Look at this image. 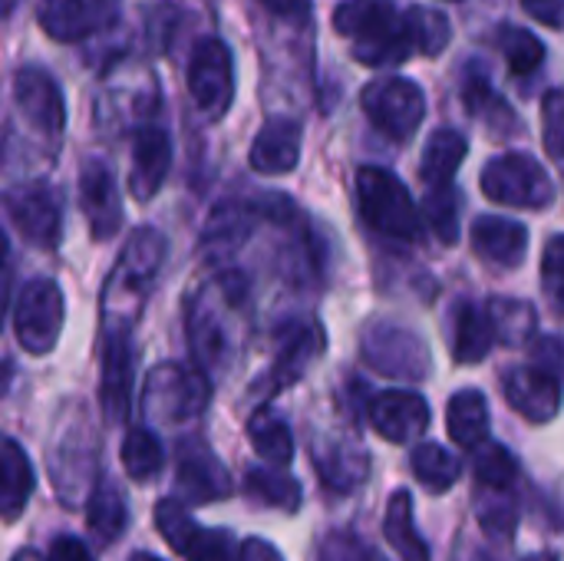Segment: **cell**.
Listing matches in <instances>:
<instances>
[{
  "label": "cell",
  "mask_w": 564,
  "mask_h": 561,
  "mask_svg": "<svg viewBox=\"0 0 564 561\" xmlns=\"http://www.w3.org/2000/svg\"><path fill=\"white\" fill-rule=\"evenodd\" d=\"M321 561H380L357 532H330L321 546Z\"/></svg>",
  "instance_id": "cell-47"
},
{
  "label": "cell",
  "mask_w": 564,
  "mask_h": 561,
  "mask_svg": "<svg viewBox=\"0 0 564 561\" xmlns=\"http://www.w3.org/2000/svg\"><path fill=\"white\" fill-rule=\"evenodd\" d=\"M522 3H525V0H522Z\"/></svg>",
  "instance_id": "cell-58"
},
{
  "label": "cell",
  "mask_w": 564,
  "mask_h": 561,
  "mask_svg": "<svg viewBox=\"0 0 564 561\" xmlns=\"http://www.w3.org/2000/svg\"><path fill=\"white\" fill-rule=\"evenodd\" d=\"M155 529L165 539V546L175 549L178 555H185L202 532V526L195 522V516L188 513V506L182 499H162L155 506Z\"/></svg>",
  "instance_id": "cell-40"
},
{
  "label": "cell",
  "mask_w": 564,
  "mask_h": 561,
  "mask_svg": "<svg viewBox=\"0 0 564 561\" xmlns=\"http://www.w3.org/2000/svg\"><path fill=\"white\" fill-rule=\"evenodd\" d=\"M251 169L261 175H288L301 162V122L291 116H274L261 126L248 155Z\"/></svg>",
  "instance_id": "cell-25"
},
{
  "label": "cell",
  "mask_w": 564,
  "mask_h": 561,
  "mask_svg": "<svg viewBox=\"0 0 564 561\" xmlns=\"http://www.w3.org/2000/svg\"><path fill=\"white\" fill-rule=\"evenodd\" d=\"M463 99H466V109L476 116V119H482V122H489L496 132H509V129H516V112L506 106V99L492 89V83L486 79V76H479V73H469L466 76V83H463Z\"/></svg>",
  "instance_id": "cell-37"
},
{
  "label": "cell",
  "mask_w": 564,
  "mask_h": 561,
  "mask_svg": "<svg viewBox=\"0 0 564 561\" xmlns=\"http://www.w3.org/2000/svg\"><path fill=\"white\" fill-rule=\"evenodd\" d=\"M188 93L208 119H221L228 112L235 99V63L231 50L218 36H208L192 50Z\"/></svg>",
  "instance_id": "cell-12"
},
{
  "label": "cell",
  "mask_w": 564,
  "mask_h": 561,
  "mask_svg": "<svg viewBox=\"0 0 564 561\" xmlns=\"http://www.w3.org/2000/svg\"><path fill=\"white\" fill-rule=\"evenodd\" d=\"M7 261H10V241H7V235H3V228H0V274L10 271Z\"/></svg>",
  "instance_id": "cell-53"
},
{
  "label": "cell",
  "mask_w": 564,
  "mask_h": 561,
  "mask_svg": "<svg viewBox=\"0 0 564 561\" xmlns=\"http://www.w3.org/2000/svg\"><path fill=\"white\" fill-rule=\"evenodd\" d=\"M449 327H453V360L463 367L482 364L489 350L499 344L489 311L476 301H456Z\"/></svg>",
  "instance_id": "cell-26"
},
{
  "label": "cell",
  "mask_w": 564,
  "mask_h": 561,
  "mask_svg": "<svg viewBox=\"0 0 564 561\" xmlns=\"http://www.w3.org/2000/svg\"><path fill=\"white\" fill-rule=\"evenodd\" d=\"M13 561H43V559H40L36 552H30V549H26V552H17V555H13Z\"/></svg>",
  "instance_id": "cell-54"
},
{
  "label": "cell",
  "mask_w": 564,
  "mask_h": 561,
  "mask_svg": "<svg viewBox=\"0 0 564 561\" xmlns=\"http://www.w3.org/2000/svg\"><path fill=\"white\" fill-rule=\"evenodd\" d=\"M324 347H327V334L317 317H294V321L281 324L278 327V354L254 390L264 400H271L281 390L294 387L321 360Z\"/></svg>",
  "instance_id": "cell-10"
},
{
  "label": "cell",
  "mask_w": 564,
  "mask_h": 561,
  "mask_svg": "<svg viewBox=\"0 0 564 561\" xmlns=\"http://www.w3.org/2000/svg\"><path fill=\"white\" fill-rule=\"evenodd\" d=\"M370 427L393 446L420 440L430 427V403L413 390H383L367 403Z\"/></svg>",
  "instance_id": "cell-20"
},
{
  "label": "cell",
  "mask_w": 564,
  "mask_h": 561,
  "mask_svg": "<svg viewBox=\"0 0 564 561\" xmlns=\"http://www.w3.org/2000/svg\"><path fill=\"white\" fill-rule=\"evenodd\" d=\"M426 225L433 228V235L443 241V245H456L459 241V195L453 185H436V188H426V198H423V212Z\"/></svg>",
  "instance_id": "cell-39"
},
{
  "label": "cell",
  "mask_w": 564,
  "mask_h": 561,
  "mask_svg": "<svg viewBox=\"0 0 564 561\" xmlns=\"http://www.w3.org/2000/svg\"><path fill=\"white\" fill-rule=\"evenodd\" d=\"M119 460H122V470L129 473V479H135V483H149L165 466L162 443L155 440V433H149L142 427H135V430L126 433Z\"/></svg>",
  "instance_id": "cell-38"
},
{
  "label": "cell",
  "mask_w": 564,
  "mask_h": 561,
  "mask_svg": "<svg viewBox=\"0 0 564 561\" xmlns=\"http://www.w3.org/2000/svg\"><path fill=\"white\" fill-rule=\"evenodd\" d=\"M33 496V466L17 440L0 433V522L13 526Z\"/></svg>",
  "instance_id": "cell-27"
},
{
  "label": "cell",
  "mask_w": 564,
  "mask_h": 561,
  "mask_svg": "<svg viewBox=\"0 0 564 561\" xmlns=\"http://www.w3.org/2000/svg\"><path fill=\"white\" fill-rule=\"evenodd\" d=\"M446 430L459 450H473V453L482 450L489 440V400H486V393L476 387L453 393V400L446 407Z\"/></svg>",
  "instance_id": "cell-28"
},
{
  "label": "cell",
  "mask_w": 564,
  "mask_h": 561,
  "mask_svg": "<svg viewBox=\"0 0 564 561\" xmlns=\"http://www.w3.org/2000/svg\"><path fill=\"white\" fill-rule=\"evenodd\" d=\"M7 308H10V271H3V274H0V327H3Z\"/></svg>",
  "instance_id": "cell-52"
},
{
  "label": "cell",
  "mask_w": 564,
  "mask_h": 561,
  "mask_svg": "<svg viewBox=\"0 0 564 561\" xmlns=\"http://www.w3.org/2000/svg\"><path fill=\"white\" fill-rule=\"evenodd\" d=\"M522 561H558L552 552H539V555H529V559H522Z\"/></svg>",
  "instance_id": "cell-55"
},
{
  "label": "cell",
  "mask_w": 564,
  "mask_h": 561,
  "mask_svg": "<svg viewBox=\"0 0 564 561\" xmlns=\"http://www.w3.org/2000/svg\"><path fill=\"white\" fill-rule=\"evenodd\" d=\"M360 357L370 370L390 380H426L433 354L426 341L393 321H370L360 331Z\"/></svg>",
  "instance_id": "cell-7"
},
{
  "label": "cell",
  "mask_w": 564,
  "mask_h": 561,
  "mask_svg": "<svg viewBox=\"0 0 564 561\" xmlns=\"http://www.w3.org/2000/svg\"><path fill=\"white\" fill-rule=\"evenodd\" d=\"M79 205L96 241H109L122 231V195L112 169L102 159H86L79 169Z\"/></svg>",
  "instance_id": "cell-19"
},
{
  "label": "cell",
  "mask_w": 564,
  "mask_h": 561,
  "mask_svg": "<svg viewBox=\"0 0 564 561\" xmlns=\"http://www.w3.org/2000/svg\"><path fill=\"white\" fill-rule=\"evenodd\" d=\"M476 519L492 539L509 542L516 536V526H519L516 489H482V486H476Z\"/></svg>",
  "instance_id": "cell-36"
},
{
  "label": "cell",
  "mask_w": 564,
  "mask_h": 561,
  "mask_svg": "<svg viewBox=\"0 0 564 561\" xmlns=\"http://www.w3.org/2000/svg\"><path fill=\"white\" fill-rule=\"evenodd\" d=\"M43 561H96V559H93V552L86 549V542H83V539H76V536H59V539H53V546H50V552H46V559Z\"/></svg>",
  "instance_id": "cell-49"
},
{
  "label": "cell",
  "mask_w": 564,
  "mask_h": 561,
  "mask_svg": "<svg viewBox=\"0 0 564 561\" xmlns=\"http://www.w3.org/2000/svg\"><path fill=\"white\" fill-rule=\"evenodd\" d=\"M0 205L10 215V222L17 225V231L30 245L53 248L59 241V231H63V202H59V195H56L53 185H46V182L17 185V188L3 192Z\"/></svg>",
  "instance_id": "cell-13"
},
{
  "label": "cell",
  "mask_w": 564,
  "mask_h": 561,
  "mask_svg": "<svg viewBox=\"0 0 564 561\" xmlns=\"http://www.w3.org/2000/svg\"><path fill=\"white\" fill-rule=\"evenodd\" d=\"M383 536L387 546L403 561H430V546L416 529L413 519V496L406 489H397L387 499V513H383Z\"/></svg>",
  "instance_id": "cell-29"
},
{
  "label": "cell",
  "mask_w": 564,
  "mask_h": 561,
  "mask_svg": "<svg viewBox=\"0 0 564 561\" xmlns=\"http://www.w3.org/2000/svg\"><path fill=\"white\" fill-rule=\"evenodd\" d=\"M162 261H165V235L149 225L135 228L102 284V301H99L102 327L132 334Z\"/></svg>",
  "instance_id": "cell-3"
},
{
  "label": "cell",
  "mask_w": 564,
  "mask_h": 561,
  "mask_svg": "<svg viewBox=\"0 0 564 561\" xmlns=\"http://www.w3.org/2000/svg\"><path fill=\"white\" fill-rule=\"evenodd\" d=\"M13 99L23 116V122L40 132L43 139H59L66 129V103L59 83L40 69V66H23L13 76Z\"/></svg>",
  "instance_id": "cell-17"
},
{
  "label": "cell",
  "mask_w": 564,
  "mask_h": 561,
  "mask_svg": "<svg viewBox=\"0 0 564 561\" xmlns=\"http://www.w3.org/2000/svg\"><path fill=\"white\" fill-rule=\"evenodd\" d=\"M122 13V0H40L36 23L56 43H79L109 30Z\"/></svg>",
  "instance_id": "cell-15"
},
{
  "label": "cell",
  "mask_w": 564,
  "mask_h": 561,
  "mask_svg": "<svg viewBox=\"0 0 564 561\" xmlns=\"http://www.w3.org/2000/svg\"><path fill=\"white\" fill-rule=\"evenodd\" d=\"M406 26L413 36V50L423 56H440L449 46L453 26L449 17L440 10H426V7H410L406 10Z\"/></svg>",
  "instance_id": "cell-41"
},
{
  "label": "cell",
  "mask_w": 564,
  "mask_h": 561,
  "mask_svg": "<svg viewBox=\"0 0 564 561\" xmlns=\"http://www.w3.org/2000/svg\"><path fill=\"white\" fill-rule=\"evenodd\" d=\"M245 496L254 499L258 506H268V509L297 513L304 489L297 479H291L288 473H278L274 466H254L245 473Z\"/></svg>",
  "instance_id": "cell-32"
},
{
  "label": "cell",
  "mask_w": 564,
  "mask_h": 561,
  "mask_svg": "<svg viewBox=\"0 0 564 561\" xmlns=\"http://www.w3.org/2000/svg\"><path fill=\"white\" fill-rule=\"evenodd\" d=\"M212 400V380L198 367L159 364L149 370L142 387V413L155 427L195 423Z\"/></svg>",
  "instance_id": "cell-6"
},
{
  "label": "cell",
  "mask_w": 564,
  "mask_h": 561,
  "mask_svg": "<svg viewBox=\"0 0 564 561\" xmlns=\"http://www.w3.org/2000/svg\"><path fill=\"white\" fill-rule=\"evenodd\" d=\"M175 483H178L185 506L221 503L235 493V483H231L225 463L212 453V446L205 440H182L178 443Z\"/></svg>",
  "instance_id": "cell-16"
},
{
  "label": "cell",
  "mask_w": 564,
  "mask_h": 561,
  "mask_svg": "<svg viewBox=\"0 0 564 561\" xmlns=\"http://www.w3.org/2000/svg\"><path fill=\"white\" fill-rule=\"evenodd\" d=\"M469 152V142L463 132L456 129H436L423 149V159H420V179L436 188V185H453V175L459 172L463 159Z\"/></svg>",
  "instance_id": "cell-30"
},
{
  "label": "cell",
  "mask_w": 564,
  "mask_h": 561,
  "mask_svg": "<svg viewBox=\"0 0 564 561\" xmlns=\"http://www.w3.org/2000/svg\"><path fill=\"white\" fill-rule=\"evenodd\" d=\"M469 238L473 251L496 268H519L529 255V228L506 215H479Z\"/></svg>",
  "instance_id": "cell-24"
},
{
  "label": "cell",
  "mask_w": 564,
  "mask_h": 561,
  "mask_svg": "<svg viewBox=\"0 0 564 561\" xmlns=\"http://www.w3.org/2000/svg\"><path fill=\"white\" fill-rule=\"evenodd\" d=\"M268 13L281 17V20H307L311 17V0H258Z\"/></svg>",
  "instance_id": "cell-50"
},
{
  "label": "cell",
  "mask_w": 564,
  "mask_h": 561,
  "mask_svg": "<svg viewBox=\"0 0 564 561\" xmlns=\"http://www.w3.org/2000/svg\"><path fill=\"white\" fill-rule=\"evenodd\" d=\"M360 106L370 116V122L397 142H406L426 116V96L420 83L406 76H387L370 83L360 96Z\"/></svg>",
  "instance_id": "cell-11"
},
{
  "label": "cell",
  "mask_w": 564,
  "mask_h": 561,
  "mask_svg": "<svg viewBox=\"0 0 564 561\" xmlns=\"http://www.w3.org/2000/svg\"><path fill=\"white\" fill-rule=\"evenodd\" d=\"M410 470L420 479V486L433 496L449 493L459 479V460L440 443H420L410 453Z\"/></svg>",
  "instance_id": "cell-34"
},
{
  "label": "cell",
  "mask_w": 564,
  "mask_h": 561,
  "mask_svg": "<svg viewBox=\"0 0 564 561\" xmlns=\"http://www.w3.org/2000/svg\"><path fill=\"white\" fill-rule=\"evenodd\" d=\"M238 549L231 532L225 529H202L198 539L192 542V549L185 552L188 561H238Z\"/></svg>",
  "instance_id": "cell-46"
},
{
  "label": "cell",
  "mask_w": 564,
  "mask_h": 561,
  "mask_svg": "<svg viewBox=\"0 0 564 561\" xmlns=\"http://www.w3.org/2000/svg\"><path fill=\"white\" fill-rule=\"evenodd\" d=\"M489 311V321L496 327V341L499 344H509V347H519L525 341L535 337V308L522 298H492L486 304Z\"/></svg>",
  "instance_id": "cell-35"
},
{
  "label": "cell",
  "mask_w": 564,
  "mask_h": 561,
  "mask_svg": "<svg viewBox=\"0 0 564 561\" xmlns=\"http://www.w3.org/2000/svg\"><path fill=\"white\" fill-rule=\"evenodd\" d=\"M334 30L354 40V56L367 66H400L413 53L406 13L393 0H344L334 10Z\"/></svg>",
  "instance_id": "cell-4"
},
{
  "label": "cell",
  "mask_w": 564,
  "mask_h": 561,
  "mask_svg": "<svg viewBox=\"0 0 564 561\" xmlns=\"http://www.w3.org/2000/svg\"><path fill=\"white\" fill-rule=\"evenodd\" d=\"M542 139L545 152L564 162V89H549L542 99Z\"/></svg>",
  "instance_id": "cell-44"
},
{
  "label": "cell",
  "mask_w": 564,
  "mask_h": 561,
  "mask_svg": "<svg viewBox=\"0 0 564 561\" xmlns=\"http://www.w3.org/2000/svg\"><path fill=\"white\" fill-rule=\"evenodd\" d=\"M248 314V278L241 271H218L185 304V337L195 367L212 377L221 374L235 354Z\"/></svg>",
  "instance_id": "cell-1"
},
{
  "label": "cell",
  "mask_w": 564,
  "mask_h": 561,
  "mask_svg": "<svg viewBox=\"0 0 564 561\" xmlns=\"http://www.w3.org/2000/svg\"><path fill=\"white\" fill-rule=\"evenodd\" d=\"M499 50H502L509 69L519 73V76L532 73L545 60V46L525 26H499Z\"/></svg>",
  "instance_id": "cell-43"
},
{
  "label": "cell",
  "mask_w": 564,
  "mask_h": 561,
  "mask_svg": "<svg viewBox=\"0 0 564 561\" xmlns=\"http://www.w3.org/2000/svg\"><path fill=\"white\" fill-rule=\"evenodd\" d=\"M542 291L558 311H564V235L549 238L542 251Z\"/></svg>",
  "instance_id": "cell-45"
},
{
  "label": "cell",
  "mask_w": 564,
  "mask_h": 561,
  "mask_svg": "<svg viewBox=\"0 0 564 561\" xmlns=\"http://www.w3.org/2000/svg\"><path fill=\"white\" fill-rule=\"evenodd\" d=\"M172 169V139L159 126H142L132 136V169H129V192L135 202H149Z\"/></svg>",
  "instance_id": "cell-23"
},
{
  "label": "cell",
  "mask_w": 564,
  "mask_h": 561,
  "mask_svg": "<svg viewBox=\"0 0 564 561\" xmlns=\"http://www.w3.org/2000/svg\"><path fill=\"white\" fill-rule=\"evenodd\" d=\"M99 410L106 427H122L132 410V344L129 331L99 334Z\"/></svg>",
  "instance_id": "cell-14"
},
{
  "label": "cell",
  "mask_w": 564,
  "mask_h": 561,
  "mask_svg": "<svg viewBox=\"0 0 564 561\" xmlns=\"http://www.w3.org/2000/svg\"><path fill=\"white\" fill-rule=\"evenodd\" d=\"M562 377L535 364H522L502 374V393L509 407L529 423H552L562 413Z\"/></svg>",
  "instance_id": "cell-18"
},
{
  "label": "cell",
  "mask_w": 564,
  "mask_h": 561,
  "mask_svg": "<svg viewBox=\"0 0 564 561\" xmlns=\"http://www.w3.org/2000/svg\"><path fill=\"white\" fill-rule=\"evenodd\" d=\"M238 561H284V555L271 542H264V539H248L238 549Z\"/></svg>",
  "instance_id": "cell-51"
},
{
  "label": "cell",
  "mask_w": 564,
  "mask_h": 561,
  "mask_svg": "<svg viewBox=\"0 0 564 561\" xmlns=\"http://www.w3.org/2000/svg\"><path fill=\"white\" fill-rule=\"evenodd\" d=\"M248 440L254 446V453L274 466V470H284L291 460H294V436H291V427L271 413V410H258L251 420H248Z\"/></svg>",
  "instance_id": "cell-33"
},
{
  "label": "cell",
  "mask_w": 564,
  "mask_h": 561,
  "mask_svg": "<svg viewBox=\"0 0 564 561\" xmlns=\"http://www.w3.org/2000/svg\"><path fill=\"white\" fill-rule=\"evenodd\" d=\"M99 427L86 403L66 400L50 427L46 440V470L56 489V499L69 509L86 506L99 486Z\"/></svg>",
  "instance_id": "cell-2"
},
{
  "label": "cell",
  "mask_w": 564,
  "mask_h": 561,
  "mask_svg": "<svg viewBox=\"0 0 564 561\" xmlns=\"http://www.w3.org/2000/svg\"><path fill=\"white\" fill-rule=\"evenodd\" d=\"M311 463L324 483V489H330L334 496H347L354 489H360L370 476V456L360 443L350 440H314L311 446Z\"/></svg>",
  "instance_id": "cell-22"
},
{
  "label": "cell",
  "mask_w": 564,
  "mask_h": 561,
  "mask_svg": "<svg viewBox=\"0 0 564 561\" xmlns=\"http://www.w3.org/2000/svg\"><path fill=\"white\" fill-rule=\"evenodd\" d=\"M258 222H261V215H258L254 202L228 198V202L215 205L202 228V255L215 265L231 261L245 248V241L251 238Z\"/></svg>",
  "instance_id": "cell-21"
},
{
  "label": "cell",
  "mask_w": 564,
  "mask_h": 561,
  "mask_svg": "<svg viewBox=\"0 0 564 561\" xmlns=\"http://www.w3.org/2000/svg\"><path fill=\"white\" fill-rule=\"evenodd\" d=\"M129 561H162L159 555H149V552H135Z\"/></svg>",
  "instance_id": "cell-56"
},
{
  "label": "cell",
  "mask_w": 564,
  "mask_h": 561,
  "mask_svg": "<svg viewBox=\"0 0 564 561\" xmlns=\"http://www.w3.org/2000/svg\"><path fill=\"white\" fill-rule=\"evenodd\" d=\"M10 7H13V0H0V20H3L7 13H10Z\"/></svg>",
  "instance_id": "cell-57"
},
{
  "label": "cell",
  "mask_w": 564,
  "mask_h": 561,
  "mask_svg": "<svg viewBox=\"0 0 564 561\" xmlns=\"http://www.w3.org/2000/svg\"><path fill=\"white\" fill-rule=\"evenodd\" d=\"M86 526H89L93 539L102 542V546H112V542L122 539V532L129 526V506H126L122 493L112 483L102 479L93 489V496L86 503Z\"/></svg>",
  "instance_id": "cell-31"
},
{
  "label": "cell",
  "mask_w": 564,
  "mask_h": 561,
  "mask_svg": "<svg viewBox=\"0 0 564 561\" xmlns=\"http://www.w3.org/2000/svg\"><path fill=\"white\" fill-rule=\"evenodd\" d=\"M473 470H476V486H482V489H516L519 463L499 443H486L482 450H476Z\"/></svg>",
  "instance_id": "cell-42"
},
{
  "label": "cell",
  "mask_w": 564,
  "mask_h": 561,
  "mask_svg": "<svg viewBox=\"0 0 564 561\" xmlns=\"http://www.w3.org/2000/svg\"><path fill=\"white\" fill-rule=\"evenodd\" d=\"M482 195L509 208H549L555 202V182L545 165L529 152H506L486 162L479 175Z\"/></svg>",
  "instance_id": "cell-8"
},
{
  "label": "cell",
  "mask_w": 564,
  "mask_h": 561,
  "mask_svg": "<svg viewBox=\"0 0 564 561\" xmlns=\"http://www.w3.org/2000/svg\"><path fill=\"white\" fill-rule=\"evenodd\" d=\"M529 364H535V367H542V370H549V374H555V377H562L564 380V344L562 337H539L535 344H532V360Z\"/></svg>",
  "instance_id": "cell-48"
},
{
  "label": "cell",
  "mask_w": 564,
  "mask_h": 561,
  "mask_svg": "<svg viewBox=\"0 0 564 561\" xmlns=\"http://www.w3.org/2000/svg\"><path fill=\"white\" fill-rule=\"evenodd\" d=\"M357 208L367 228L393 241H416L423 235V215L410 198L406 185L377 165L357 172Z\"/></svg>",
  "instance_id": "cell-5"
},
{
  "label": "cell",
  "mask_w": 564,
  "mask_h": 561,
  "mask_svg": "<svg viewBox=\"0 0 564 561\" xmlns=\"http://www.w3.org/2000/svg\"><path fill=\"white\" fill-rule=\"evenodd\" d=\"M63 321H66V304H63V291L53 278H33L20 288L17 311H13V331L26 354L46 357L59 344Z\"/></svg>",
  "instance_id": "cell-9"
}]
</instances>
